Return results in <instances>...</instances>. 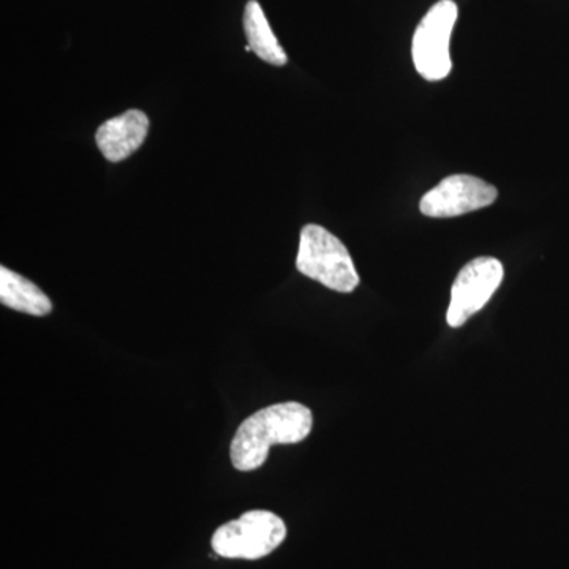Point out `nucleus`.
Masks as SVG:
<instances>
[{"mask_svg":"<svg viewBox=\"0 0 569 569\" xmlns=\"http://www.w3.org/2000/svg\"><path fill=\"white\" fill-rule=\"evenodd\" d=\"M313 415L299 402H283L257 411L239 426L231 441L230 458L236 470L263 467L274 445L301 443L312 432Z\"/></svg>","mask_w":569,"mask_h":569,"instance_id":"f257e3e1","label":"nucleus"},{"mask_svg":"<svg viewBox=\"0 0 569 569\" xmlns=\"http://www.w3.org/2000/svg\"><path fill=\"white\" fill-rule=\"evenodd\" d=\"M296 268L337 293H353L361 280L346 244L320 224L302 228Z\"/></svg>","mask_w":569,"mask_h":569,"instance_id":"f03ea898","label":"nucleus"},{"mask_svg":"<svg viewBox=\"0 0 569 569\" xmlns=\"http://www.w3.org/2000/svg\"><path fill=\"white\" fill-rule=\"evenodd\" d=\"M284 538L287 526L279 516L254 509L217 529L212 549L224 559L258 560L274 552Z\"/></svg>","mask_w":569,"mask_h":569,"instance_id":"7ed1b4c3","label":"nucleus"},{"mask_svg":"<svg viewBox=\"0 0 569 569\" xmlns=\"http://www.w3.org/2000/svg\"><path fill=\"white\" fill-rule=\"evenodd\" d=\"M458 21L455 0H440L427 11L417 28L411 44L415 67L426 81H441L451 73L449 44Z\"/></svg>","mask_w":569,"mask_h":569,"instance_id":"20e7f679","label":"nucleus"},{"mask_svg":"<svg viewBox=\"0 0 569 569\" xmlns=\"http://www.w3.org/2000/svg\"><path fill=\"white\" fill-rule=\"evenodd\" d=\"M505 268L493 257H479L460 269L451 288L447 321L451 328H460L478 313L492 298L501 282Z\"/></svg>","mask_w":569,"mask_h":569,"instance_id":"39448f33","label":"nucleus"},{"mask_svg":"<svg viewBox=\"0 0 569 569\" xmlns=\"http://www.w3.org/2000/svg\"><path fill=\"white\" fill-rule=\"evenodd\" d=\"M498 192L492 183L477 176L452 174L421 198L419 211L432 219H451L479 211L496 203Z\"/></svg>","mask_w":569,"mask_h":569,"instance_id":"423d86ee","label":"nucleus"},{"mask_svg":"<svg viewBox=\"0 0 569 569\" xmlns=\"http://www.w3.org/2000/svg\"><path fill=\"white\" fill-rule=\"evenodd\" d=\"M149 132V119L140 110H129L118 118L103 122L96 134L97 144L104 159L122 162L137 152Z\"/></svg>","mask_w":569,"mask_h":569,"instance_id":"0eeeda50","label":"nucleus"},{"mask_svg":"<svg viewBox=\"0 0 569 569\" xmlns=\"http://www.w3.org/2000/svg\"><path fill=\"white\" fill-rule=\"evenodd\" d=\"M0 302L33 317L48 316L52 310L51 299L36 283L6 266L0 268Z\"/></svg>","mask_w":569,"mask_h":569,"instance_id":"6e6552de","label":"nucleus"},{"mask_svg":"<svg viewBox=\"0 0 569 569\" xmlns=\"http://www.w3.org/2000/svg\"><path fill=\"white\" fill-rule=\"evenodd\" d=\"M244 31L250 51L271 66L282 67L288 62L287 52L266 20L264 11L257 0H250L244 11Z\"/></svg>","mask_w":569,"mask_h":569,"instance_id":"1a4fd4ad","label":"nucleus"}]
</instances>
